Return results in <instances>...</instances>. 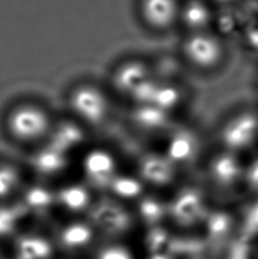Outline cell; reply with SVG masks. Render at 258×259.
<instances>
[{"instance_id":"cell-11","label":"cell","mask_w":258,"mask_h":259,"mask_svg":"<svg viewBox=\"0 0 258 259\" xmlns=\"http://www.w3.org/2000/svg\"><path fill=\"white\" fill-rule=\"evenodd\" d=\"M84 167L88 177L97 184H107L113 178L115 163L112 156L105 151H94L87 157Z\"/></svg>"},{"instance_id":"cell-9","label":"cell","mask_w":258,"mask_h":259,"mask_svg":"<svg viewBox=\"0 0 258 259\" xmlns=\"http://www.w3.org/2000/svg\"><path fill=\"white\" fill-rule=\"evenodd\" d=\"M189 98H191V94H189L188 89L182 85V83L174 81L166 83L157 82L150 104L174 116V113L179 108H183L187 105Z\"/></svg>"},{"instance_id":"cell-15","label":"cell","mask_w":258,"mask_h":259,"mask_svg":"<svg viewBox=\"0 0 258 259\" xmlns=\"http://www.w3.org/2000/svg\"><path fill=\"white\" fill-rule=\"evenodd\" d=\"M61 198L62 201L68 208L75 210L85 207L88 200H89V196H88L87 191L79 187H72L64 190L61 194Z\"/></svg>"},{"instance_id":"cell-3","label":"cell","mask_w":258,"mask_h":259,"mask_svg":"<svg viewBox=\"0 0 258 259\" xmlns=\"http://www.w3.org/2000/svg\"><path fill=\"white\" fill-rule=\"evenodd\" d=\"M166 136V146L163 152L180 168L199 166L211 146L209 134L206 136L191 122L174 124Z\"/></svg>"},{"instance_id":"cell-21","label":"cell","mask_w":258,"mask_h":259,"mask_svg":"<svg viewBox=\"0 0 258 259\" xmlns=\"http://www.w3.org/2000/svg\"><path fill=\"white\" fill-rule=\"evenodd\" d=\"M254 88H255V96H256V104L258 105V71L255 75V82H254Z\"/></svg>"},{"instance_id":"cell-20","label":"cell","mask_w":258,"mask_h":259,"mask_svg":"<svg viewBox=\"0 0 258 259\" xmlns=\"http://www.w3.org/2000/svg\"><path fill=\"white\" fill-rule=\"evenodd\" d=\"M100 259H131V258L127 255V252L124 251L123 249L112 248L101 253Z\"/></svg>"},{"instance_id":"cell-10","label":"cell","mask_w":258,"mask_h":259,"mask_svg":"<svg viewBox=\"0 0 258 259\" xmlns=\"http://www.w3.org/2000/svg\"><path fill=\"white\" fill-rule=\"evenodd\" d=\"M92 221L106 232H121L128 224V217L121 207L112 202H104L92 211Z\"/></svg>"},{"instance_id":"cell-19","label":"cell","mask_w":258,"mask_h":259,"mask_svg":"<svg viewBox=\"0 0 258 259\" xmlns=\"http://www.w3.org/2000/svg\"><path fill=\"white\" fill-rule=\"evenodd\" d=\"M26 201L32 207L40 208L48 206L50 201H52V197H50V194L47 191L41 190V189H34V190L30 191L29 194H27Z\"/></svg>"},{"instance_id":"cell-14","label":"cell","mask_w":258,"mask_h":259,"mask_svg":"<svg viewBox=\"0 0 258 259\" xmlns=\"http://www.w3.org/2000/svg\"><path fill=\"white\" fill-rule=\"evenodd\" d=\"M91 238L90 230L84 225H73L65 230L63 233V241L66 246L77 247L87 243Z\"/></svg>"},{"instance_id":"cell-18","label":"cell","mask_w":258,"mask_h":259,"mask_svg":"<svg viewBox=\"0 0 258 259\" xmlns=\"http://www.w3.org/2000/svg\"><path fill=\"white\" fill-rule=\"evenodd\" d=\"M17 220V210L0 209V234L12 232Z\"/></svg>"},{"instance_id":"cell-5","label":"cell","mask_w":258,"mask_h":259,"mask_svg":"<svg viewBox=\"0 0 258 259\" xmlns=\"http://www.w3.org/2000/svg\"><path fill=\"white\" fill-rule=\"evenodd\" d=\"M182 0H141L140 15L145 24L157 33L179 30Z\"/></svg>"},{"instance_id":"cell-12","label":"cell","mask_w":258,"mask_h":259,"mask_svg":"<svg viewBox=\"0 0 258 259\" xmlns=\"http://www.w3.org/2000/svg\"><path fill=\"white\" fill-rule=\"evenodd\" d=\"M118 87L127 92H135L137 95L142 88L153 81L149 69L146 65L140 63L127 64L119 71L117 75Z\"/></svg>"},{"instance_id":"cell-7","label":"cell","mask_w":258,"mask_h":259,"mask_svg":"<svg viewBox=\"0 0 258 259\" xmlns=\"http://www.w3.org/2000/svg\"><path fill=\"white\" fill-rule=\"evenodd\" d=\"M218 9L208 0H182L179 31L181 33L215 30Z\"/></svg>"},{"instance_id":"cell-17","label":"cell","mask_w":258,"mask_h":259,"mask_svg":"<svg viewBox=\"0 0 258 259\" xmlns=\"http://www.w3.org/2000/svg\"><path fill=\"white\" fill-rule=\"evenodd\" d=\"M18 183V173L11 166H0V197L11 192Z\"/></svg>"},{"instance_id":"cell-8","label":"cell","mask_w":258,"mask_h":259,"mask_svg":"<svg viewBox=\"0 0 258 259\" xmlns=\"http://www.w3.org/2000/svg\"><path fill=\"white\" fill-rule=\"evenodd\" d=\"M181 169L163 151L145 155L142 157L140 165L142 177L154 184H166L171 182Z\"/></svg>"},{"instance_id":"cell-13","label":"cell","mask_w":258,"mask_h":259,"mask_svg":"<svg viewBox=\"0 0 258 259\" xmlns=\"http://www.w3.org/2000/svg\"><path fill=\"white\" fill-rule=\"evenodd\" d=\"M21 259H46L52 249L42 239L26 238L23 239L18 246Z\"/></svg>"},{"instance_id":"cell-1","label":"cell","mask_w":258,"mask_h":259,"mask_svg":"<svg viewBox=\"0 0 258 259\" xmlns=\"http://www.w3.org/2000/svg\"><path fill=\"white\" fill-rule=\"evenodd\" d=\"M177 52L182 66L198 77L219 76L231 61L230 41L216 30L181 33Z\"/></svg>"},{"instance_id":"cell-6","label":"cell","mask_w":258,"mask_h":259,"mask_svg":"<svg viewBox=\"0 0 258 259\" xmlns=\"http://www.w3.org/2000/svg\"><path fill=\"white\" fill-rule=\"evenodd\" d=\"M71 108L81 121L98 125L107 117L109 104L107 97L98 88L82 85L76 88L71 96Z\"/></svg>"},{"instance_id":"cell-16","label":"cell","mask_w":258,"mask_h":259,"mask_svg":"<svg viewBox=\"0 0 258 259\" xmlns=\"http://www.w3.org/2000/svg\"><path fill=\"white\" fill-rule=\"evenodd\" d=\"M114 191L122 197H136L141 190L140 183L133 179L118 178L112 182Z\"/></svg>"},{"instance_id":"cell-4","label":"cell","mask_w":258,"mask_h":259,"mask_svg":"<svg viewBox=\"0 0 258 259\" xmlns=\"http://www.w3.org/2000/svg\"><path fill=\"white\" fill-rule=\"evenodd\" d=\"M7 127L11 136L17 141L32 143L47 136L52 123L42 108L34 105H22L9 114Z\"/></svg>"},{"instance_id":"cell-2","label":"cell","mask_w":258,"mask_h":259,"mask_svg":"<svg viewBox=\"0 0 258 259\" xmlns=\"http://www.w3.org/2000/svg\"><path fill=\"white\" fill-rule=\"evenodd\" d=\"M211 145L247 158L258 151V105L240 103L220 115L208 133Z\"/></svg>"}]
</instances>
